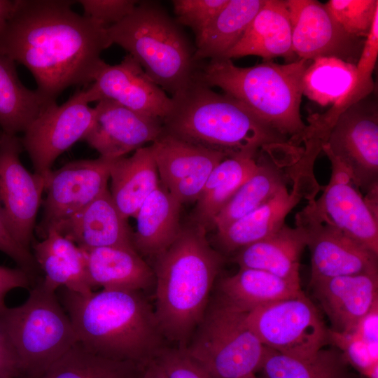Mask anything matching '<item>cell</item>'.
<instances>
[{
    "instance_id": "6da1fadb",
    "label": "cell",
    "mask_w": 378,
    "mask_h": 378,
    "mask_svg": "<svg viewBox=\"0 0 378 378\" xmlns=\"http://www.w3.org/2000/svg\"><path fill=\"white\" fill-rule=\"evenodd\" d=\"M75 2L15 0L0 30V52L27 68L47 105L71 86L92 83L112 45L106 28L72 10Z\"/></svg>"
},
{
    "instance_id": "7a4b0ae2",
    "label": "cell",
    "mask_w": 378,
    "mask_h": 378,
    "mask_svg": "<svg viewBox=\"0 0 378 378\" xmlns=\"http://www.w3.org/2000/svg\"><path fill=\"white\" fill-rule=\"evenodd\" d=\"M57 290L77 342L88 351L145 367L164 347L154 309L142 292L102 289L80 294Z\"/></svg>"
},
{
    "instance_id": "3957f363",
    "label": "cell",
    "mask_w": 378,
    "mask_h": 378,
    "mask_svg": "<svg viewBox=\"0 0 378 378\" xmlns=\"http://www.w3.org/2000/svg\"><path fill=\"white\" fill-rule=\"evenodd\" d=\"M171 98L163 130L183 141L227 157L260 151L289 156L301 150L243 103L198 80Z\"/></svg>"
},
{
    "instance_id": "277c9868",
    "label": "cell",
    "mask_w": 378,
    "mask_h": 378,
    "mask_svg": "<svg viewBox=\"0 0 378 378\" xmlns=\"http://www.w3.org/2000/svg\"><path fill=\"white\" fill-rule=\"evenodd\" d=\"M204 226L181 227L175 241L156 258L155 315L164 339L185 348L202 320L223 262Z\"/></svg>"
},
{
    "instance_id": "5b68a950",
    "label": "cell",
    "mask_w": 378,
    "mask_h": 378,
    "mask_svg": "<svg viewBox=\"0 0 378 378\" xmlns=\"http://www.w3.org/2000/svg\"><path fill=\"white\" fill-rule=\"evenodd\" d=\"M310 62L298 59L279 64L266 61L239 67L232 59H211L201 68L197 80L220 88L299 146L307 126L300 112L302 83Z\"/></svg>"
},
{
    "instance_id": "8992f818",
    "label": "cell",
    "mask_w": 378,
    "mask_h": 378,
    "mask_svg": "<svg viewBox=\"0 0 378 378\" xmlns=\"http://www.w3.org/2000/svg\"><path fill=\"white\" fill-rule=\"evenodd\" d=\"M111 43L126 50L146 74L172 96L197 80L201 70L178 24L155 3H138L106 29Z\"/></svg>"
},
{
    "instance_id": "52a82bcc",
    "label": "cell",
    "mask_w": 378,
    "mask_h": 378,
    "mask_svg": "<svg viewBox=\"0 0 378 378\" xmlns=\"http://www.w3.org/2000/svg\"><path fill=\"white\" fill-rule=\"evenodd\" d=\"M0 326L19 361V378H38L76 342L71 321L57 291L42 280L22 304L0 312Z\"/></svg>"
},
{
    "instance_id": "ba28073f",
    "label": "cell",
    "mask_w": 378,
    "mask_h": 378,
    "mask_svg": "<svg viewBox=\"0 0 378 378\" xmlns=\"http://www.w3.org/2000/svg\"><path fill=\"white\" fill-rule=\"evenodd\" d=\"M219 298L206 309L187 346V353L215 378H241L261 368L268 348L246 321Z\"/></svg>"
},
{
    "instance_id": "9c48e42d",
    "label": "cell",
    "mask_w": 378,
    "mask_h": 378,
    "mask_svg": "<svg viewBox=\"0 0 378 378\" xmlns=\"http://www.w3.org/2000/svg\"><path fill=\"white\" fill-rule=\"evenodd\" d=\"M246 321L265 346L286 356L309 358L330 344L329 328L304 293L262 305Z\"/></svg>"
},
{
    "instance_id": "30bf717a",
    "label": "cell",
    "mask_w": 378,
    "mask_h": 378,
    "mask_svg": "<svg viewBox=\"0 0 378 378\" xmlns=\"http://www.w3.org/2000/svg\"><path fill=\"white\" fill-rule=\"evenodd\" d=\"M353 184L378 198V104L371 94L344 111L322 146Z\"/></svg>"
},
{
    "instance_id": "8fae6325",
    "label": "cell",
    "mask_w": 378,
    "mask_h": 378,
    "mask_svg": "<svg viewBox=\"0 0 378 378\" xmlns=\"http://www.w3.org/2000/svg\"><path fill=\"white\" fill-rule=\"evenodd\" d=\"M84 90L76 91L61 105H48L29 125L21 139L34 173L47 181L55 160L89 130L94 108L88 105Z\"/></svg>"
},
{
    "instance_id": "7c38bea8",
    "label": "cell",
    "mask_w": 378,
    "mask_h": 378,
    "mask_svg": "<svg viewBox=\"0 0 378 378\" xmlns=\"http://www.w3.org/2000/svg\"><path fill=\"white\" fill-rule=\"evenodd\" d=\"M21 139L0 131V211L14 239L30 251L46 181L21 162Z\"/></svg>"
},
{
    "instance_id": "4fadbf2b",
    "label": "cell",
    "mask_w": 378,
    "mask_h": 378,
    "mask_svg": "<svg viewBox=\"0 0 378 378\" xmlns=\"http://www.w3.org/2000/svg\"><path fill=\"white\" fill-rule=\"evenodd\" d=\"M307 235L311 253V279L378 274V255L323 218L310 202L295 216Z\"/></svg>"
},
{
    "instance_id": "5bb4252c",
    "label": "cell",
    "mask_w": 378,
    "mask_h": 378,
    "mask_svg": "<svg viewBox=\"0 0 378 378\" xmlns=\"http://www.w3.org/2000/svg\"><path fill=\"white\" fill-rule=\"evenodd\" d=\"M115 160L100 156L75 160L52 171L46 182L47 196L43 219L38 227L43 237L48 230L56 227L108 189Z\"/></svg>"
},
{
    "instance_id": "9a60e30c",
    "label": "cell",
    "mask_w": 378,
    "mask_h": 378,
    "mask_svg": "<svg viewBox=\"0 0 378 378\" xmlns=\"http://www.w3.org/2000/svg\"><path fill=\"white\" fill-rule=\"evenodd\" d=\"M293 188L287 186L265 204L217 232L216 239L227 253L237 251L279 230L288 214L301 202L312 200L320 190L314 168L297 160L289 167Z\"/></svg>"
},
{
    "instance_id": "2e32d148",
    "label": "cell",
    "mask_w": 378,
    "mask_h": 378,
    "mask_svg": "<svg viewBox=\"0 0 378 378\" xmlns=\"http://www.w3.org/2000/svg\"><path fill=\"white\" fill-rule=\"evenodd\" d=\"M328 158L332 167L329 183L319 199L309 201L323 218L378 255L377 199L363 197L337 160Z\"/></svg>"
},
{
    "instance_id": "e0dca14e",
    "label": "cell",
    "mask_w": 378,
    "mask_h": 378,
    "mask_svg": "<svg viewBox=\"0 0 378 378\" xmlns=\"http://www.w3.org/2000/svg\"><path fill=\"white\" fill-rule=\"evenodd\" d=\"M293 50L300 59L336 57L356 64L365 39L347 34L316 0H286Z\"/></svg>"
},
{
    "instance_id": "ac0fdd59",
    "label": "cell",
    "mask_w": 378,
    "mask_h": 378,
    "mask_svg": "<svg viewBox=\"0 0 378 378\" xmlns=\"http://www.w3.org/2000/svg\"><path fill=\"white\" fill-rule=\"evenodd\" d=\"M84 91L88 103L110 99L134 111L162 120L172 106V98L130 54L118 64L111 65L104 61L91 85Z\"/></svg>"
},
{
    "instance_id": "d6986e66",
    "label": "cell",
    "mask_w": 378,
    "mask_h": 378,
    "mask_svg": "<svg viewBox=\"0 0 378 378\" xmlns=\"http://www.w3.org/2000/svg\"><path fill=\"white\" fill-rule=\"evenodd\" d=\"M150 147L161 183L181 204L197 201L214 168L227 158L164 130Z\"/></svg>"
},
{
    "instance_id": "ffe728a7",
    "label": "cell",
    "mask_w": 378,
    "mask_h": 378,
    "mask_svg": "<svg viewBox=\"0 0 378 378\" xmlns=\"http://www.w3.org/2000/svg\"><path fill=\"white\" fill-rule=\"evenodd\" d=\"M92 123L83 138L100 156L118 159L154 142L162 133V120L134 111L110 99L98 101Z\"/></svg>"
},
{
    "instance_id": "44dd1931",
    "label": "cell",
    "mask_w": 378,
    "mask_h": 378,
    "mask_svg": "<svg viewBox=\"0 0 378 378\" xmlns=\"http://www.w3.org/2000/svg\"><path fill=\"white\" fill-rule=\"evenodd\" d=\"M309 285L335 332H353L378 302V274L336 276L310 281Z\"/></svg>"
},
{
    "instance_id": "7402d4cb",
    "label": "cell",
    "mask_w": 378,
    "mask_h": 378,
    "mask_svg": "<svg viewBox=\"0 0 378 378\" xmlns=\"http://www.w3.org/2000/svg\"><path fill=\"white\" fill-rule=\"evenodd\" d=\"M54 229L82 250L102 247L135 250L127 219L119 211L108 189Z\"/></svg>"
},
{
    "instance_id": "603a6c76",
    "label": "cell",
    "mask_w": 378,
    "mask_h": 378,
    "mask_svg": "<svg viewBox=\"0 0 378 378\" xmlns=\"http://www.w3.org/2000/svg\"><path fill=\"white\" fill-rule=\"evenodd\" d=\"M82 251L92 289L142 292L155 283L153 270L134 249L102 247Z\"/></svg>"
},
{
    "instance_id": "cb8c5ba5",
    "label": "cell",
    "mask_w": 378,
    "mask_h": 378,
    "mask_svg": "<svg viewBox=\"0 0 378 378\" xmlns=\"http://www.w3.org/2000/svg\"><path fill=\"white\" fill-rule=\"evenodd\" d=\"M257 55L293 58L292 26L285 1L265 0L240 41L223 59Z\"/></svg>"
},
{
    "instance_id": "d4e9b609",
    "label": "cell",
    "mask_w": 378,
    "mask_h": 378,
    "mask_svg": "<svg viewBox=\"0 0 378 378\" xmlns=\"http://www.w3.org/2000/svg\"><path fill=\"white\" fill-rule=\"evenodd\" d=\"M306 246L304 230L285 224L272 235L237 251L234 261L239 268L260 270L300 283V261Z\"/></svg>"
},
{
    "instance_id": "484cf974",
    "label": "cell",
    "mask_w": 378,
    "mask_h": 378,
    "mask_svg": "<svg viewBox=\"0 0 378 378\" xmlns=\"http://www.w3.org/2000/svg\"><path fill=\"white\" fill-rule=\"evenodd\" d=\"M293 164L284 159L260 152L254 172L214 218L217 232L265 204L286 186L291 180L288 167Z\"/></svg>"
},
{
    "instance_id": "4316f807",
    "label": "cell",
    "mask_w": 378,
    "mask_h": 378,
    "mask_svg": "<svg viewBox=\"0 0 378 378\" xmlns=\"http://www.w3.org/2000/svg\"><path fill=\"white\" fill-rule=\"evenodd\" d=\"M181 206L162 183L143 202L134 216L133 233L134 247L141 257L156 258L175 241L181 230Z\"/></svg>"
},
{
    "instance_id": "83f0119b",
    "label": "cell",
    "mask_w": 378,
    "mask_h": 378,
    "mask_svg": "<svg viewBox=\"0 0 378 378\" xmlns=\"http://www.w3.org/2000/svg\"><path fill=\"white\" fill-rule=\"evenodd\" d=\"M34 256L44 272L43 284L57 290L88 294L92 292L88 279L83 251L54 228L48 230L43 240L33 244Z\"/></svg>"
},
{
    "instance_id": "f1b7e54d",
    "label": "cell",
    "mask_w": 378,
    "mask_h": 378,
    "mask_svg": "<svg viewBox=\"0 0 378 378\" xmlns=\"http://www.w3.org/2000/svg\"><path fill=\"white\" fill-rule=\"evenodd\" d=\"M158 171L150 145L128 158L115 159L110 178L111 195L120 214L134 217L146 199L160 186Z\"/></svg>"
},
{
    "instance_id": "f546056e",
    "label": "cell",
    "mask_w": 378,
    "mask_h": 378,
    "mask_svg": "<svg viewBox=\"0 0 378 378\" xmlns=\"http://www.w3.org/2000/svg\"><path fill=\"white\" fill-rule=\"evenodd\" d=\"M219 299L236 311L248 313L262 305L302 294L300 284L265 271L239 268L219 284Z\"/></svg>"
},
{
    "instance_id": "4dcf8cb0",
    "label": "cell",
    "mask_w": 378,
    "mask_h": 378,
    "mask_svg": "<svg viewBox=\"0 0 378 378\" xmlns=\"http://www.w3.org/2000/svg\"><path fill=\"white\" fill-rule=\"evenodd\" d=\"M259 153L227 157L214 168L197 200L195 223L205 228L214 225L218 214L254 172Z\"/></svg>"
},
{
    "instance_id": "1f68e13d",
    "label": "cell",
    "mask_w": 378,
    "mask_h": 378,
    "mask_svg": "<svg viewBox=\"0 0 378 378\" xmlns=\"http://www.w3.org/2000/svg\"><path fill=\"white\" fill-rule=\"evenodd\" d=\"M265 1L229 0L206 29L196 37V60L224 58L240 41Z\"/></svg>"
},
{
    "instance_id": "d6a6232c",
    "label": "cell",
    "mask_w": 378,
    "mask_h": 378,
    "mask_svg": "<svg viewBox=\"0 0 378 378\" xmlns=\"http://www.w3.org/2000/svg\"><path fill=\"white\" fill-rule=\"evenodd\" d=\"M48 105L36 90L20 80L15 62L0 52V127L15 134L24 132Z\"/></svg>"
},
{
    "instance_id": "836d02e7",
    "label": "cell",
    "mask_w": 378,
    "mask_h": 378,
    "mask_svg": "<svg viewBox=\"0 0 378 378\" xmlns=\"http://www.w3.org/2000/svg\"><path fill=\"white\" fill-rule=\"evenodd\" d=\"M342 353L332 345L312 356L298 358L270 348L257 378H356Z\"/></svg>"
},
{
    "instance_id": "e575fe53",
    "label": "cell",
    "mask_w": 378,
    "mask_h": 378,
    "mask_svg": "<svg viewBox=\"0 0 378 378\" xmlns=\"http://www.w3.org/2000/svg\"><path fill=\"white\" fill-rule=\"evenodd\" d=\"M356 65L336 57L311 60L302 78V94L321 106H332L343 99L352 89Z\"/></svg>"
},
{
    "instance_id": "d590c367",
    "label": "cell",
    "mask_w": 378,
    "mask_h": 378,
    "mask_svg": "<svg viewBox=\"0 0 378 378\" xmlns=\"http://www.w3.org/2000/svg\"><path fill=\"white\" fill-rule=\"evenodd\" d=\"M144 368L95 355L76 342L38 378H140Z\"/></svg>"
},
{
    "instance_id": "8d00e7d4",
    "label": "cell",
    "mask_w": 378,
    "mask_h": 378,
    "mask_svg": "<svg viewBox=\"0 0 378 378\" xmlns=\"http://www.w3.org/2000/svg\"><path fill=\"white\" fill-rule=\"evenodd\" d=\"M325 6L347 34L360 38L368 35L378 11L377 0H330Z\"/></svg>"
},
{
    "instance_id": "74e56055",
    "label": "cell",
    "mask_w": 378,
    "mask_h": 378,
    "mask_svg": "<svg viewBox=\"0 0 378 378\" xmlns=\"http://www.w3.org/2000/svg\"><path fill=\"white\" fill-rule=\"evenodd\" d=\"M330 344L343 354L347 363L365 378H378V360L354 331L337 332L329 329Z\"/></svg>"
},
{
    "instance_id": "f35d334b",
    "label": "cell",
    "mask_w": 378,
    "mask_h": 378,
    "mask_svg": "<svg viewBox=\"0 0 378 378\" xmlns=\"http://www.w3.org/2000/svg\"><path fill=\"white\" fill-rule=\"evenodd\" d=\"M229 0H174L176 22L190 27L200 36Z\"/></svg>"
},
{
    "instance_id": "ab89813d",
    "label": "cell",
    "mask_w": 378,
    "mask_h": 378,
    "mask_svg": "<svg viewBox=\"0 0 378 378\" xmlns=\"http://www.w3.org/2000/svg\"><path fill=\"white\" fill-rule=\"evenodd\" d=\"M155 360L168 378H215L185 348L164 346Z\"/></svg>"
},
{
    "instance_id": "60d3db41",
    "label": "cell",
    "mask_w": 378,
    "mask_h": 378,
    "mask_svg": "<svg viewBox=\"0 0 378 378\" xmlns=\"http://www.w3.org/2000/svg\"><path fill=\"white\" fill-rule=\"evenodd\" d=\"M83 15L95 24L107 29L130 14L138 4L133 0H79Z\"/></svg>"
},
{
    "instance_id": "b9f144b4",
    "label": "cell",
    "mask_w": 378,
    "mask_h": 378,
    "mask_svg": "<svg viewBox=\"0 0 378 378\" xmlns=\"http://www.w3.org/2000/svg\"><path fill=\"white\" fill-rule=\"evenodd\" d=\"M0 251L4 253L24 270L36 283L40 267L33 253L19 244L10 234L0 211Z\"/></svg>"
},
{
    "instance_id": "7bdbcfd3",
    "label": "cell",
    "mask_w": 378,
    "mask_h": 378,
    "mask_svg": "<svg viewBox=\"0 0 378 378\" xmlns=\"http://www.w3.org/2000/svg\"><path fill=\"white\" fill-rule=\"evenodd\" d=\"M34 284H36L24 270L0 265V312L7 307L5 298L8 293L18 288H29Z\"/></svg>"
},
{
    "instance_id": "ee69618b",
    "label": "cell",
    "mask_w": 378,
    "mask_h": 378,
    "mask_svg": "<svg viewBox=\"0 0 378 378\" xmlns=\"http://www.w3.org/2000/svg\"><path fill=\"white\" fill-rule=\"evenodd\" d=\"M378 360V302L360 319L354 330Z\"/></svg>"
},
{
    "instance_id": "f6af8a7d",
    "label": "cell",
    "mask_w": 378,
    "mask_h": 378,
    "mask_svg": "<svg viewBox=\"0 0 378 378\" xmlns=\"http://www.w3.org/2000/svg\"><path fill=\"white\" fill-rule=\"evenodd\" d=\"M20 376L18 357L0 326V378H19Z\"/></svg>"
},
{
    "instance_id": "bcb514c9",
    "label": "cell",
    "mask_w": 378,
    "mask_h": 378,
    "mask_svg": "<svg viewBox=\"0 0 378 378\" xmlns=\"http://www.w3.org/2000/svg\"><path fill=\"white\" fill-rule=\"evenodd\" d=\"M140 378H168L162 367L156 361L152 360L146 365Z\"/></svg>"
},
{
    "instance_id": "7dc6e473",
    "label": "cell",
    "mask_w": 378,
    "mask_h": 378,
    "mask_svg": "<svg viewBox=\"0 0 378 378\" xmlns=\"http://www.w3.org/2000/svg\"><path fill=\"white\" fill-rule=\"evenodd\" d=\"M15 4V0H0V30L10 18L14 9Z\"/></svg>"
},
{
    "instance_id": "c3c4849f",
    "label": "cell",
    "mask_w": 378,
    "mask_h": 378,
    "mask_svg": "<svg viewBox=\"0 0 378 378\" xmlns=\"http://www.w3.org/2000/svg\"><path fill=\"white\" fill-rule=\"evenodd\" d=\"M241 378H257L255 374H248L247 376L241 377Z\"/></svg>"
},
{
    "instance_id": "681fc988",
    "label": "cell",
    "mask_w": 378,
    "mask_h": 378,
    "mask_svg": "<svg viewBox=\"0 0 378 378\" xmlns=\"http://www.w3.org/2000/svg\"><path fill=\"white\" fill-rule=\"evenodd\" d=\"M356 378H365V377L361 376V375H358V377Z\"/></svg>"
}]
</instances>
